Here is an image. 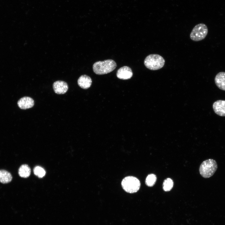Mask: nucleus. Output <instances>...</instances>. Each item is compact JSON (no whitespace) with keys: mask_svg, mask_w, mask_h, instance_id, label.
<instances>
[{"mask_svg":"<svg viewBox=\"0 0 225 225\" xmlns=\"http://www.w3.org/2000/svg\"><path fill=\"white\" fill-rule=\"evenodd\" d=\"M116 67V63L113 60L108 59L95 62L92 68L93 72L96 74L103 75L112 71Z\"/></svg>","mask_w":225,"mask_h":225,"instance_id":"obj_1","label":"nucleus"},{"mask_svg":"<svg viewBox=\"0 0 225 225\" xmlns=\"http://www.w3.org/2000/svg\"><path fill=\"white\" fill-rule=\"evenodd\" d=\"M145 66L151 70H156L162 68L164 66L165 60L161 55L151 54L145 58L144 61Z\"/></svg>","mask_w":225,"mask_h":225,"instance_id":"obj_2","label":"nucleus"},{"mask_svg":"<svg viewBox=\"0 0 225 225\" xmlns=\"http://www.w3.org/2000/svg\"><path fill=\"white\" fill-rule=\"evenodd\" d=\"M217 168L218 165L216 161L209 159L202 163L199 168V171L202 177L208 178L213 175Z\"/></svg>","mask_w":225,"mask_h":225,"instance_id":"obj_3","label":"nucleus"},{"mask_svg":"<svg viewBox=\"0 0 225 225\" xmlns=\"http://www.w3.org/2000/svg\"><path fill=\"white\" fill-rule=\"evenodd\" d=\"M121 184L123 189L130 193L137 192L140 187L139 180L135 177L131 176L125 178L122 180Z\"/></svg>","mask_w":225,"mask_h":225,"instance_id":"obj_4","label":"nucleus"},{"mask_svg":"<svg viewBox=\"0 0 225 225\" xmlns=\"http://www.w3.org/2000/svg\"><path fill=\"white\" fill-rule=\"evenodd\" d=\"M208 33V28L207 26L202 23L196 25L192 29L190 34V38L194 41H199L204 39Z\"/></svg>","mask_w":225,"mask_h":225,"instance_id":"obj_5","label":"nucleus"},{"mask_svg":"<svg viewBox=\"0 0 225 225\" xmlns=\"http://www.w3.org/2000/svg\"><path fill=\"white\" fill-rule=\"evenodd\" d=\"M133 73L131 69L127 66H124L119 68L116 73L117 77L122 80L130 79Z\"/></svg>","mask_w":225,"mask_h":225,"instance_id":"obj_6","label":"nucleus"},{"mask_svg":"<svg viewBox=\"0 0 225 225\" xmlns=\"http://www.w3.org/2000/svg\"><path fill=\"white\" fill-rule=\"evenodd\" d=\"M53 88L55 92L58 94L65 93L68 89V86L65 82L57 81L54 82L52 85Z\"/></svg>","mask_w":225,"mask_h":225,"instance_id":"obj_7","label":"nucleus"},{"mask_svg":"<svg viewBox=\"0 0 225 225\" xmlns=\"http://www.w3.org/2000/svg\"><path fill=\"white\" fill-rule=\"evenodd\" d=\"M212 108L214 112L217 115L220 116H225V100L216 101L213 103Z\"/></svg>","mask_w":225,"mask_h":225,"instance_id":"obj_8","label":"nucleus"},{"mask_svg":"<svg viewBox=\"0 0 225 225\" xmlns=\"http://www.w3.org/2000/svg\"><path fill=\"white\" fill-rule=\"evenodd\" d=\"M19 107L22 109H26L33 107L34 102L32 98L28 97H24L21 98L18 102Z\"/></svg>","mask_w":225,"mask_h":225,"instance_id":"obj_9","label":"nucleus"},{"mask_svg":"<svg viewBox=\"0 0 225 225\" xmlns=\"http://www.w3.org/2000/svg\"><path fill=\"white\" fill-rule=\"evenodd\" d=\"M92 83L91 78L86 75L81 76L78 79V83L81 88L87 89L91 86Z\"/></svg>","mask_w":225,"mask_h":225,"instance_id":"obj_10","label":"nucleus"},{"mask_svg":"<svg viewBox=\"0 0 225 225\" xmlns=\"http://www.w3.org/2000/svg\"><path fill=\"white\" fill-rule=\"evenodd\" d=\"M215 83L220 89L225 91V72H222L218 73L215 76Z\"/></svg>","mask_w":225,"mask_h":225,"instance_id":"obj_11","label":"nucleus"},{"mask_svg":"<svg viewBox=\"0 0 225 225\" xmlns=\"http://www.w3.org/2000/svg\"><path fill=\"white\" fill-rule=\"evenodd\" d=\"M12 176L8 172L4 170H0V182L5 184L9 183L12 181Z\"/></svg>","mask_w":225,"mask_h":225,"instance_id":"obj_12","label":"nucleus"},{"mask_svg":"<svg viewBox=\"0 0 225 225\" xmlns=\"http://www.w3.org/2000/svg\"><path fill=\"white\" fill-rule=\"evenodd\" d=\"M30 168L27 164L22 165L18 169V174L20 177L22 178H28L30 175Z\"/></svg>","mask_w":225,"mask_h":225,"instance_id":"obj_13","label":"nucleus"},{"mask_svg":"<svg viewBox=\"0 0 225 225\" xmlns=\"http://www.w3.org/2000/svg\"><path fill=\"white\" fill-rule=\"evenodd\" d=\"M173 185V182L172 180L170 178H167L163 182V189L166 192L169 191L172 188Z\"/></svg>","mask_w":225,"mask_h":225,"instance_id":"obj_14","label":"nucleus"},{"mask_svg":"<svg viewBox=\"0 0 225 225\" xmlns=\"http://www.w3.org/2000/svg\"><path fill=\"white\" fill-rule=\"evenodd\" d=\"M157 180V177L153 174H150L148 175L146 178L145 183L148 187H152L155 184Z\"/></svg>","mask_w":225,"mask_h":225,"instance_id":"obj_15","label":"nucleus"},{"mask_svg":"<svg viewBox=\"0 0 225 225\" xmlns=\"http://www.w3.org/2000/svg\"><path fill=\"white\" fill-rule=\"evenodd\" d=\"M33 171L35 175L40 178L44 177L46 173L44 169L39 166L36 167L34 169Z\"/></svg>","mask_w":225,"mask_h":225,"instance_id":"obj_16","label":"nucleus"}]
</instances>
